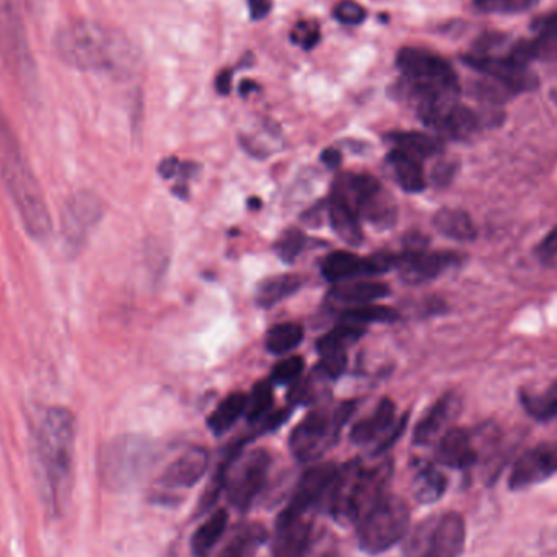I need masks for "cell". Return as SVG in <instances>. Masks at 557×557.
I'll return each mask as SVG.
<instances>
[{
  "label": "cell",
  "mask_w": 557,
  "mask_h": 557,
  "mask_svg": "<svg viewBox=\"0 0 557 557\" xmlns=\"http://www.w3.org/2000/svg\"><path fill=\"white\" fill-rule=\"evenodd\" d=\"M33 445L42 496L52 510H62L72 491L74 414L61 406L46 409L36 422Z\"/></svg>",
  "instance_id": "6da1fadb"
},
{
  "label": "cell",
  "mask_w": 557,
  "mask_h": 557,
  "mask_svg": "<svg viewBox=\"0 0 557 557\" xmlns=\"http://www.w3.org/2000/svg\"><path fill=\"white\" fill-rule=\"evenodd\" d=\"M58 58L69 67L84 72L127 74L136 65V54L126 36L94 20H74L55 33Z\"/></svg>",
  "instance_id": "7a4b0ae2"
},
{
  "label": "cell",
  "mask_w": 557,
  "mask_h": 557,
  "mask_svg": "<svg viewBox=\"0 0 557 557\" xmlns=\"http://www.w3.org/2000/svg\"><path fill=\"white\" fill-rule=\"evenodd\" d=\"M0 180L9 191L26 232L35 240H46L51 234V215L39 183L29 169L22 146L0 107Z\"/></svg>",
  "instance_id": "3957f363"
},
{
  "label": "cell",
  "mask_w": 557,
  "mask_h": 557,
  "mask_svg": "<svg viewBox=\"0 0 557 557\" xmlns=\"http://www.w3.org/2000/svg\"><path fill=\"white\" fill-rule=\"evenodd\" d=\"M393 470L392 458L373 467H363L362 461L352 460L337 468L326 506L334 522L341 527L357 525L373 506L388 496Z\"/></svg>",
  "instance_id": "277c9868"
},
{
  "label": "cell",
  "mask_w": 557,
  "mask_h": 557,
  "mask_svg": "<svg viewBox=\"0 0 557 557\" xmlns=\"http://www.w3.org/2000/svg\"><path fill=\"white\" fill-rule=\"evenodd\" d=\"M398 67L406 90L416 108L441 100H458L460 82L457 72L441 55L419 48H405L398 54Z\"/></svg>",
  "instance_id": "5b68a950"
},
{
  "label": "cell",
  "mask_w": 557,
  "mask_h": 557,
  "mask_svg": "<svg viewBox=\"0 0 557 557\" xmlns=\"http://www.w3.org/2000/svg\"><path fill=\"white\" fill-rule=\"evenodd\" d=\"M411 525V510L398 496L383 497L357 522L359 548L370 556L382 555L406 539Z\"/></svg>",
  "instance_id": "8992f818"
},
{
  "label": "cell",
  "mask_w": 557,
  "mask_h": 557,
  "mask_svg": "<svg viewBox=\"0 0 557 557\" xmlns=\"http://www.w3.org/2000/svg\"><path fill=\"white\" fill-rule=\"evenodd\" d=\"M403 542V557H460L467 545V523L458 512L431 516Z\"/></svg>",
  "instance_id": "52a82bcc"
},
{
  "label": "cell",
  "mask_w": 557,
  "mask_h": 557,
  "mask_svg": "<svg viewBox=\"0 0 557 557\" xmlns=\"http://www.w3.org/2000/svg\"><path fill=\"white\" fill-rule=\"evenodd\" d=\"M354 412V403H343L333 412L317 409L311 411L297 428L292 431V455L300 463H313L320 460L339 437L341 429Z\"/></svg>",
  "instance_id": "ba28073f"
},
{
  "label": "cell",
  "mask_w": 557,
  "mask_h": 557,
  "mask_svg": "<svg viewBox=\"0 0 557 557\" xmlns=\"http://www.w3.org/2000/svg\"><path fill=\"white\" fill-rule=\"evenodd\" d=\"M0 58L25 87L35 84V59L15 0H0Z\"/></svg>",
  "instance_id": "9c48e42d"
},
{
  "label": "cell",
  "mask_w": 557,
  "mask_h": 557,
  "mask_svg": "<svg viewBox=\"0 0 557 557\" xmlns=\"http://www.w3.org/2000/svg\"><path fill=\"white\" fill-rule=\"evenodd\" d=\"M271 470V455L263 448L238 454L228 465L225 493L228 503L242 512H247L267 487Z\"/></svg>",
  "instance_id": "30bf717a"
},
{
  "label": "cell",
  "mask_w": 557,
  "mask_h": 557,
  "mask_svg": "<svg viewBox=\"0 0 557 557\" xmlns=\"http://www.w3.org/2000/svg\"><path fill=\"white\" fill-rule=\"evenodd\" d=\"M334 191L343 196L359 218L379 228H389L396 221V208L389 193L372 175H349Z\"/></svg>",
  "instance_id": "8fae6325"
},
{
  "label": "cell",
  "mask_w": 557,
  "mask_h": 557,
  "mask_svg": "<svg viewBox=\"0 0 557 557\" xmlns=\"http://www.w3.org/2000/svg\"><path fill=\"white\" fill-rule=\"evenodd\" d=\"M153 458L156 448L149 441L139 437L117 438L104 451V480L113 486H127L143 476Z\"/></svg>",
  "instance_id": "7c38bea8"
},
{
  "label": "cell",
  "mask_w": 557,
  "mask_h": 557,
  "mask_svg": "<svg viewBox=\"0 0 557 557\" xmlns=\"http://www.w3.org/2000/svg\"><path fill=\"white\" fill-rule=\"evenodd\" d=\"M463 61L474 71L481 72L503 85L510 94L533 90L539 85V78L530 71L529 62L522 61L519 55H516L512 48L507 54L471 52V54L465 55Z\"/></svg>",
  "instance_id": "4fadbf2b"
},
{
  "label": "cell",
  "mask_w": 557,
  "mask_h": 557,
  "mask_svg": "<svg viewBox=\"0 0 557 557\" xmlns=\"http://www.w3.org/2000/svg\"><path fill=\"white\" fill-rule=\"evenodd\" d=\"M422 123L437 136L467 140L480 129V117L458 100L432 101L416 108Z\"/></svg>",
  "instance_id": "5bb4252c"
},
{
  "label": "cell",
  "mask_w": 557,
  "mask_h": 557,
  "mask_svg": "<svg viewBox=\"0 0 557 557\" xmlns=\"http://www.w3.org/2000/svg\"><path fill=\"white\" fill-rule=\"evenodd\" d=\"M103 214L100 198L91 191H77L65 201L61 234L69 250L78 251Z\"/></svg>",
  "instance_id": "9a60e30c"
},
{
  "label": "cell",
  "mask_w": 557,
  "mask_h": 557,
  "mask_svg": "<svg viewBox=\"0 0 557 557\" xmlns=\"http://www.w3.org/2000/svg\"><path fill=\"white\" fill-rule=\"evenodd\" d=\"M336 474L337 468L333 463H320L308 468L295 486L287 506L282 510L288 513H311L313 516L317 509L327 506Z\"/></svg>",
  "instance_id": "2e32d148"
},
{
  "label": "cell",
  "mask_w": 557,
  "mask_h": 557,
  "mask_svg": "<svg viewBox=\"0 0 557 557\" xmlns=\"http://www.w3.org/2000/svg\"><path fill=\"white\" fill-rule=\"evenodd\" d=\"M396 263H398V257H392V255L362 258L349 253V251H336L323 261L321 273L327 282L341 284V282L357 281L360 277L386 273L392 268H396Z\"/></svg>",
  "instance_id": "e0dca14e"
},
{
  "label": "cell",
  "mask_w": 557,
  "mask_h": 557,
  "mask_svg": "<svg viewBox=\"0 0 557 557\" xmlns=\"http://www.w3.org/2000/svg\"><path fill=\"white\" fill-rule=\"evenodd\" d=\"M313 516L288 513L282 510L276 520L271 555L273 557H304L313 542Z\"/></svg>",
  "instance_id": "ac0fdd59"
},
{
  "label": "cell",
  "mask_w": 557,
  "mask_h": 557,
  "mask_svg": "<svg viewBox=\"0 0 557 557\" xmlns=\"http://www.w3.org/2000/svg\"><path fill=\"white\" fill-rule=\"evenodd\" d=\"M557 473V444H540L520 455L509 476L512 491L529 490Z\"/></svg>",
  "instance_id": "d6986e66"
},
{
  "label": "cell",
  "mask_w": 557,
  "mask_h": 557,
  "mask_svg": "<svg viewBox=\"0 0 557 557\" xmlns=\"http://www.w3.org/2000/svg\"><path fill=\"white\" fill-rule=\"evenodd\" d=\"M458 263L457 255L451 251H403L398 257L396 268L399 277L409 285H421L434 281L448 268Z\"/></svg>",
  "instance_id": "ffe728a7"
},
{
  "label": "cell",
  "mask_w": 557,
  "mask_h": 557,
  "mask_svg": "<svg viewBox=\"0 0 557 557\" xmlns=\"http://www.w3.org/2000/svg\"><path fill=\"white\" fill-rule=\"evenodd\" d=\"M209 451L202 447H191L169 465L160 476L163 490H191L205 476L209 468Z\"/></svg>",
  "instance_id": "44dd1931"
},
{
  "label": "cell",
  "mask_w": 557,
  "mask_h": 557,
  "mask_svg": "<svg viewBox=\"0 0 557 557\" xmlns=\"http://www.w3.org/2000/svg\"><path fill=\"white\" fill-rule=\"evenodd\" d=\"M478 455L471 441L470 432L465 429H448L442 435L437 447V461L444 467L455 468V470H468L476 463Z\"/></svg>",
  "instance_id": "7402d4cb"
},
{
  "label": "cell",
  "mask_w": 557,
  "mask_h": 557,
  "mask_svg": "<svg viewBox=\"0 0 557 557\" xmlns=\"http://www.w3.org/2000/svg\"><path fill=\"white\" fill-rule=\"evenodd\" d=\"M458 409H460V401L457 396H442L416 425L412 442L416 445H429L434 442L447 428L448 422L457 416Z\"/></svg>",
  "instance_id": "603a6c76"
},
{
  "label": "cell",
  "mask_w": 557,
  "mask_h": 557,
  "mask_svg": "<svg viewBox=\"0 0 557 557\" xmlns=\"http://www.w3.org/2000/svg\"><path fill=\"white\" fill-rule=\"evenodd\" d=\"M327 219H330L331 228L334 234L350 247H360L363 242V232L360 227L359 215L354 211L352 206L337 195L336 191L327 201Z\"/></svg>",
  "instance_id": "cb8c5ba5"
},
{
  "label": "cell",
  "mask_w": 557,
  "mask_h": 557,
  "mask_svg": "<svg viewBox=\"0 0 557 557\" xmlns=\"http://www.w3.org/2000/svg\"><path fill=\"white\" fill-rule=\"evenodd\" d=\"M396 422L395 403L382 399L369 418L362 419L350 431V441L356 445H369L379 442Z\"/></svg>",
  "instance_id": "d4e9b609"
},
{
  "label": "cell",
  "mask_w": 557,
  "mask_h": 557,
  "mask_svg": "<svg viewBox=\"0 0 557 557\" xmlns=\"http://www.w3.org/2000/svg\"><path fill=\"white\" fill-rule=\"evenodd\" d=\"M389 285L380 281H349L334 285L330 290V298L344 308L357 305L373 304L380 298L388 297Z\"/></svg>",
  "instance_id": "484cf974"
},
{
  "label": "cell",
  "mask_w": 557,
  "mask_h": 557,
  "mask_svg": "<svg viewBox=\"0 0 557 557\" xmlns=\"http://www.w3.org/2000/svg\"><path fill=\"white\" fill-rule=\"evenodd\" d=\"M389 170L395 176L396 183L406 193H421L425 188V175L421 160L399 149H393L386 157Z\"/></svg>",
  "instance_id": "4316f807"
},
{
  "label": "cell",
  "mask_w": 557,
  "mask_h": 557,
  "mask_svg": "<svg viewBox=\"0 0 557 557\" xmlns=\"http://www.w3.org/2000/svg\"><path fill=\"white\" fill-rule=\"evenodd\" d=\"M300 274H278L261 281L255 292V300L260 307L273 308L278 301L297 294L304 285Z\"/></svg>",
  "instance_id": "83f0119b"
},
{
  "label": "cell",
  "mask_w": 557,
  "mask_h": 557,
  "mask_svg": "<svg viewBox=\"0 0 557 557\" xmlns=\"http://www.w3.org/2000/svg\"><path fill=\"white\" fill-rule=\"evenodd\" d=\"M228 525L227 510H214L201 525L196 529L191 539V552L196 557H206L218 546Z\"/></svg>",
  "instance_id": "f1b7e54d"
},
{
  "label": "cell",
  "mask_w": 557,
  "mask_h": 557,
  "mask_svg": "<svg viewBox=\"0 0 557 557\" xmlns=\"http://www.w3.org/2000/svg\"><path fill=\"white\" fill-rule=\"evenodd\" d=\"M435 231L451 240L473 242L476 238L478 231L470 215L460 209L445 208L441 209L432 219Z\"/></svg>",
  "instance_id": "f546056e"
},
{
  "label": "cell",
  "mask_w": 557,
  "mask_h": 557,
  "mask_svg": "<svg viewBox=\"0 0 557 557\" xmlns=\"http://www.w3.org/2000/svg\"><path fill=\"white\" fill-rule=\"evenodd\" d=\"M395 149L403 150L418 160L431 159L438 156L444 149V143L441 137L431 136V134L418 133V131H405V133L389 134Z\"/></svg>",
  "instance_id": "4dcf8cb0"
},
{
  "label": "cell",
  "mask_w": 557,
  "mask_h": 557,
  "mask_svg": "<svg viewBox=\"0 0 557 557\" xmlns=\"http://www.w3.org/2000/svg\"><path fill=\"white\" fill-rule=\"evenodd\" d=\"M248 396L244 393H232L224 399L215 411L209 416L208 428L214 435H224L231 431L238 419L247 412Z\"/></svg>",
  "instance_id": "1f68e13d"
},
{
  "label": "cell",
  "mask_w": 557,
  "mask_h": 557,
  "mask_svg": "<svg viewBox=\"0 0 557 557\" xmlns=\"http://www.w3.org/2000/svg\"><path fill=\"white\" fill-rule=\"evenodd\" d=\"M447 486V478L441 470L424 467L416 473L411 491L419 504H435L444 497Z\"/></svg>",
  "instance_id": "d6a6232c"
},
{
  "label": "cell",
  "mask_w": 557,
  "mask_h": 557,
  "mask_svg": "<svg viewBox=\"0 0 557 557\" xmlns=\"http://www.w3.org/2000/svg\"><path fill=\"white\" fill-rule=\"evenodd\" d=\"M520 401L532 418L552 421L557 418V382L542 393L520 392Z\"/></svg>",
  "instance_id": "836d02e7"
},
{
  "label": "cell",
  "mask_w": 557,
  "mask_h": 557,
  "mask_svg": "<svg viewBox=\"0 0 557 557\" xmlns=\"http://www.w3.org/2000/svg\"><path fill=\"white\" fill-rule=\"evenodd\" d=\"M304 341V327L298 323H278L267 334V349L274 356L292 352Z\"/></svg>",
  "instance_id": "e575fe53"
},
{
  "label": "cell",
  "mask_w": 557,
  "mask_h": 557,
  "mask_svg": "<svg viewBox=\"0 0 557 557\" xmlns=\"http://www.w3.org/2000/svg\"><path fill=\"white\" fill-rule=\"evenodd\" d=\"M341 318L344 323L359 324L363 326L367 323H393L398 320L396 310L383 305L363 304L357 307L344 308L341 311Z\"/></svg>",
  "instance_id": "d590c367"
},
{
  "label": "cell",
  "mask_w": 557,
  "mask_h": 557,
  "mask_svg": "<svg viewBox=\"0 0 557 557\" xmlns=\"http://www.w3.org/2000/svg\"><path fill=\"white\" fill-rule=\"evenodd\" d=\"M264 533L263 527L248 525L242 529L240 532L235 533L227 545L215 555V557H248L251 549L257 548L263 542Z\"/></svg>",
  "instance_id": "8d00e7d4"
},
{
  "label": "cell",
  "mask_w": 557,
  "mask_h": 557,
  "mask_svg": "<svg viewBox=\"0 0 557 557\" xmlns=\"http://www.w3.org/2000/svg\"><path fill=\"white\" fill-rule=\"evenodd\" d=\"M366 334V327L359 324L344 323L331 330L330 333L317 341V349L320 354L346 350L347 346L359 341Z\"/></svg>",
  "instance_id": "74e56055"
},
{
  "label": "cell",
  "mask_w": 557,
  "mask_h": 557,
  "mask_svg": "<svg viewBox=\"0 0 557 557\" xmlns=\"http://www.w3.org/2000/svg\"><path fill=\"white\" fill-rule=\"evenodd\" d=\"M273 401V383L267 382V380L257 383L247 403V412L245 414H247L248 422L250 424H258V422L263 421L270 414Z\"/></svg>",
  "instance_id": "f35d334b"
},
{
  "label": "cell",
  "mask_w": 557,
  "mask_h": 557,
  "mask_svg": "<svg viewBox=\"0 0 557 557\" xmlns=\"http://www.w3.org/2000/svg\"><path fill=\"white\" fill-rule=\"evenodd\" d=\"M307 245V237L298 228L285 231L276 242V253L285 263H294Z\"/></svg>",
  "instance_id": "ab89813d"
},
{
  "label": "cell",
  "mask_w": 557,
  "mask_h": 557,
  "mask_svg": "<svg viewBox=\"0 0 557 557\" xmlns=\"http://www.w3.org/2000/svg\"><path fill=\"white\" fill-rule=\"evenodd\" d=\"M304 367L305 362L300 356L285 357L274 366L271 382L277 383V385L294 383L304 372Z\"/></svg>",
  "instance_id": "60d3db41"
},
{
  "label": "cell",
  "mask_w": 557,
  "mask_h": 557,
  "mask_svg": "<svg viewBox=\"0 0 557 557\" xmlns=\"http://www.w3.org/2000/svg\"><path fill=\"white\" fill-rule=\"evenodd\" d=\"M346 350H334V352L321 354V362L318 363L317 370L326 379H337L346 372Z\"/></svg>",
  "instance_id": "b9f144b4"
},
{
  "label": "cell",
  "mask_w": 557,
  "mask_h": 557,
  "mask_svg": "<svg viewBox=\"0 0 557 557\" xmlns=\"http://www.w3.org/2000/svg\"><path fill=\"white\" fill-rule=\"evenodd\" d=\"M290 39L304 49H313L320 41V26L314 22H300L292 29Z\"/></svg>",
  "instance_id": "7bdbcfd3"
},
{
  "label": "cell",
  "mask_w": 557,
  "mask_h": 557,
  "mask_svg": "<svg viewBox=\"0 0 557 557\" xmlns=\"http://www.w3.org/2000/svg\"><path fill=\"white\" fill-rule=\"evenodd\" d=\"M334 16L344 25H359L366 20L367 13L362 5L354 0H343L334 9Z\"/></svg>",
  "instance_id": "ee69618b"
},
{
  "label": "cell",
  "mask_w": 557,
  "mask_h": 557,
  "mask_svg": "<svg viewBox=\"0 0 557 557\" xmlns=\"http://www.w3.org/2000/svg\"><path fill=\"white\" fill-rule=\"evenodd\" d=\"M536 257L546 267L557 268V227L553 228L536 247Z\"/></svg>",
  "instance_id": "f6af8a7d"
},
{
  "label": "cell",
  "mask_w": 557,
  "mask_h": 557,
  "mask_svg": "<svg viewBox=\"0 0 557 557\" xmlns=\"http://www.w3.org/2000/svg\"><path fill=\"white\" fill-rule=\"evenodd\" d=\"M406 424H408V414L403 416L399 421H396L395 424H393V428L389 429V431L386 432L379 442H376L373 455L379 457V455H383L386 450H389V448L399 441V437L405 434Z\"/></svg>",
  "instance_id": "bcb514c9"
},
{
  "label": "cell",
  "mask_w": 557,
  "mask_h": 557,
  "mask_svg": "<svg viewBox=\"0 0 557 557\" xmlns=\"http://www.w3.org/2000/svg\"><path fill=\"white\" fill-rule=\"evenodd\" d=\"M334 553H336V542L333 536L321 535L314 536L304 557H334Z\"/></svg>",
  "instance_id": "7dc6e473"
},
{
  "label": "cell",
  "mask_w": 557,
  "mask_h": 557,
  "mask_svg": "<svg viewBox=\"0 0 557 557\" xmlns=\"http://www.w3.org/2000/svg\"><path fill=\"white\" fill-rule=\"evenodd\" d=\"M539 0H494L490 10H497V12H523L529 10L530 7L535 5Z\"/></svg>",
  "instance_id": "c3c4849f"
},
{
  "label": "cell",
  "mask_w": 557,
  "mask_h": 557,
  "mask_svg": "<svg viewBox=\"0 0 557 557\" xmlns=\"http://www.w3.org/2000/svg\"><path fill=\"white\" fill-rule=\"evenodd\" d=\"M248 7H250L251 18L263 20L273 9V0H248Z\"/></svg>",
  "instance_id": "681fc988"
},
{
  "label": "cell",
  "mask_w": 557,
  "mask_h": 557,
  "mask_svg": "<svg viewBox=\"0 0 557 557\" xmlns=\"http://www.w3.org/2000/svg\"><path fill=\"white\" fill-rule=\"evenodd\" d=\"M180 169H182V163H180L175 157H170V159H165L160 163L159 172L163 178L169 180L175 176Z\"/></svg>",
  "instance_id": "f907efd6"
},
{
  "label": "cell",
  "mask_w": 557,
  "mask_h": 557,
  "mask_svg": "<svg viewBox=\"0 0 557 557\" xmlns=\"http://www.w3.org/2000/svg\"><path fill=\"white\" fill-rule=\"evenodd\" d=\"M232 78H234V74H232V71H227V69L219 74L218 81H215L219 94L227 95L231 91Z\"/></svg>",
  "instance_id": "816d5d0a"
},
{
  "label": "cell",
  "mask_w": 557,
  "mask_h": 557,
  "mask_svg": "<svg viewBox=\"0 0 557 557\" xmlns=\"http://www.w3.org/2000/svg\"><path fill=\"white\" fill-rule=\"evenodd\" d=\"M321 160H323V163L327 166V169H337V166L341 165L343 156H341L339 150L327 149L324 150L323 156H321Z\"/></svg>",
  "instance_id": "f5cc1de1"
},
{
  "label": "cell",
  "mask_w": 557,
  "mask_h": 557,
  "mask_svg": "<svg viewBox=\"0 0 557 557\" xmlns=\"http://www.w3.org/2000/svg\"><path fill=\"white\" fill-rule=\"evenodd\" d=\"M557 25V10L555 12L549 13V15L539 16L535 22L532 23V29L542 28V26Z\"/></svg>",
  "instance_id": "db71d44e"
},
{
  "label": "cell",
  "mask_w": 557,
  "mask_h": 557,
  "mask_svg": "<svg viewBox=\"0 0 557 557\" xmlns=\"http://www.w3.org/2000/svg\"><path fill=\"white\" fill-rule=\"evenodd\" d=\"M253 88H257L255 82L245 81L244 84L240 85V94L248 95L250 91H253Z\"/></svg>",
  "instance_id": "11a10c76"
},
{
  "label": "cell",
  "mask_w": 557,
  "mask_h": 557,
  "mask_svg": "<svg viewBox=\"0 0 557 557\" xmlns=\"http://www.w3.org/2000/svg\"><path fill=\"white\" fill-rule=\"evenodd\" d=\"M494 0H476V5L481 7V9L490 10V7L493 5Z\"/></svg>",
  "instance_id": "9f6ffc18"
},
{
  "label": "cell",
  "mask_w": 557,
  "mask_h": 557,
  "mask_svg": "<svg viewBox=\"0 0 557 557\" xmlns=\"http://www.w3.org/2000/svg\"><path fill=\"white\" fill-rule=\"evenodd\" d=\"M553 100L557 103V90L553 91Z\"/></svg>",
  "instance_id": "6f0895ef"
}]
</instances>
